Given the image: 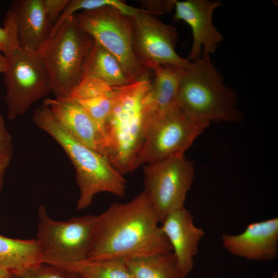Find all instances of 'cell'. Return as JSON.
Returning a JSON list of instances; mask_svg holds the SVG:
<instances>
[{
	"label": "cell",
	"mask_w": 278,
	"mask_h": 278,
	"mask_svg": "<svg viewBox=\"0 0 278 278\" xmlns=\"http://www.w3.org/2000/svg\"><path fill=\"white\" fill-rule=\"evenodd\" d=\"M160 224L144 190L126 203H114L96 216L87 259L126 261L171 252Z\"/></svg>",
	"instance_id": "cell-1"
},
{
	"label": "cell",
	"mask_w": 278,
	"mask_h": 278,
	"mask_svg": "<svg viewBox=\"0 0 278 278\" xmlns=\"http://www.w3.org/2000/svg\"><path fill=\"white\" fill-rule=\"evenodd\" d=\"M151 84L147 78L113 89L100 153L123 175L133 171L157 113L150 95Z\"/></svg>",
	"instance_id": "cell-2"
},
{
	"label": "cell",
	"mask_w": 278,
	"mask_h": 278,
	"mask_svg": "<svg viewBox=\"0 0 278 278\" xmlns=\"http://www.w3.org/2000/svg\"><path fill=\"white\" fill-rule=\"evenodd\" d=\"M32 121L61 146L73 165L79 190L78 211L88 208L94 197L108 193L123 198L127 192V181L104 155L80 144L57 123L48 107L43 103L35 109Z\"/></svg>",
	"instance_id": "cell-3"
},
{
	"label": "cell",
	"mask_w": 278,
	"mask_h": 278,
	"mask_svg": "<svg viewBox=\"0 0 278 278\" xmlns=\"http://www.w3.org/2000/svg\"><path fill=\"white\" fill-rule=\"evenodd\" d=\"M176 103L190 115L210 124L239 123L244 118L236 93L225 84L210 54L204 51L185 70Z\"/></svg>",
	"instance_id": "cell-4"
},
{
	"label": "cell",
	"mask_w": 278,
	"mask_h": 278,
	"mask_svg": "<svg viewBox=\"0 0 278 278\" xmlns=\"http://www.w3.org/2000/svg\"><path fill=\"white\" fill-rule=\"evenodd\" d=\"M93 40L78 26L73 15L50 35L38 51L56 98L68 97L80 82L83 62Z\"/></svg>",
	"instance_id": "cell-5"
},
{
	"label": "cell",
	"mask_w": 278,
	"mask_h": 278,
	"mask_svg": "<svg viewBox=\"0 0 278 278\" xmlns=\"http://www.w3.org/2000/svg\"><path fill=\"white\" fill-rule=\"evenodd\" d=\"M74 16L84 32L116 58L132 82L149 78L151 70L134 53L131 17L109 6L82 10Z\"/></svg>",
	"instance_id": "cell-6"
},
{
	"label": "cell",
	"mask_w": 278,
	"mask_h": 278,
	"mask_svg": "<svg viewBox=\"0 0 278 278\" xmlns=\"http://www.w3.org/2000/svg\"><path fill=\"white\" fill-rule=\"evenodd\" d=\"M36 240L42 252V263L50 265L88 259L93 240L96 216L55 220L41 205L38 210Z\"/></svg>",
	"instance_id": "cell-7"
},
{
	"label": "cell",
	"mask_w": 278,
	"mask_h": 278,
	"mask_svg": "<svg viewBox=\"0 0 278 278\" xmlns=\"http://www.w3.org/2000/svg\"><path fill=\"white\" fill-rule=\"evenodd\" d=\"M209 125L176 103L157 112L134 162L133 171L143 165L184 154Z\"/></svg>",
	"instance_id": "cell-8"
},
{
	"label": "cell",
	"mask_w": 278,
	"mask_h": 278,
	"mask_svg": "<svg viewBox=\"0 0 278 278\" xmlns=\"http://www.w3.org/2000/svg\"><path fill=\"white\" fill-rule=\"evenodd\" d=\"M7 58L4 98L9 119L23 115L51 92L48 72L39 52L19 48Z\"/></svg>",
	"instance_id": "cell-9"
},
{
	"label": "cell",
	"mask_w": 278,
	"mask_h": 278,
	"mask_svg": "<svg viewBox=\"0 0 278 278\" xmlns=\"http://www.w3.org/2000/svg\"><path fill=\"white\" fill-rule=\"evenodd\" d=\"M194 177L193 164L184 154L145 165L143 190L160 223L170 213L185 207Z\"/></svg>",
	"instance_id": "cell-10"
},
{
	"label": "cell",
	"mask_w": 278,
	"mask_h": 278,
	"mask_svg": "<svg viewBox=\"0 0 278 278\" xmlns=\"http://www.w3.org/2000/svg\"><path fill=\"white\" fill-rule=\"evenodd\" d=\"M131 18L134 53L146 67L160 64L188 68L191 61L175 50L178 34L174 26L164 23L144 9Z\"/></svg>",
	"instance_id": "cell-11"
},
{
	"label": "cell",
	"mask_w": 278,
	"mask_h": 278,
	"mask_svg": "<svg viewBox=\"0 0 278 278\" xmlns=\"http://www.w3.org/2000/svg\"><path fill=\"white\" fill-rule=\"evenodd\" d=\"M220 1L187 0L176 1L173 19L183 21L191 28L193 44L187 59L193 61L199 58L202 51L214 53L223 40L212 21L214 11L220 6Z\"/></svg>",
	"instance_id": "cell-12"
},
{
	"label": "cell",
	"mask_w": 278,
	"mask_h": 278,
	"mask_svg": "<svg viewBox=\"0 0 278 278\" xmlns=\"http://www.w3.org/2000/svg\"><path fill=\"white\" fill-rule=\"evenodd\" d=\"M223 248L232 255L253 261L276 258L278 252V218L251 223L237 234H223Z\"/></svg>",
	"instance_id": "cell-13"
},
{
	"label": "cell",
	"mask_w": 278,
	"mask_h": 278,
	"mask_svg": "<svg viewBox=\"0 0 278 278\" xmlns=\"http://www.w3.org/2000/svg\"><path fill=\"white\" fill-rule=\"evenodd\" d=\"M184 278L191 272L204 231L194 222L191 212L185 207L170 213L161 222Z\"/></svg>",
	"instance_id": "cell-14"
},
{
	"label": "cell",
	"mask_w": 278,
	"mask_h": 278,
	"mask_svg": "<svg viewBox=\"0 0 278 278\" xmlns=\"http://www.w3.org/2000/svg\"><path fill=\"white\" fill-rule=\"evenodd\" d=\"M43 103L48 107L54 119L64 131L80 144L100 153L101 133L81 106L68 97L46 98Z\"/></svg>",
	"instance_id": "cell-15"
},
{
	"label": "cell",
	"mask_w": 278,
	"mask_h": 278,
	"mask_svg": "<svg viewBox=\"0 0 278 278\" xmlns=\"http://www.w3.org/2000/svg\"><path fill=\"white\" fill-rule=\"evenodd\" d=\"M17 25L20 48L38 52L50 36L51 26L42 0H15L10 8Z\"/></svg>",
	"instance_id": "cell-16"
},
{
	"label": "cell",
	"mask_w": 278,
	"mask_h": 278,
	"mask_svg": "<svg viewBox=\"0 0 278 278\" xmlns=\"http://www.w3.org/2000/svg\"><path fill=\"white\" fill-rule=\"evenodd\" d=\"M85 76L99 78L113 88L134 82L116 58L94 40L83 62L81 78Z\"/></svg>",
	"instance_id": "cell-17"
},
{
	"label": "cell",
	"mask_w": 278,
	"mask_h": 278,
	"mask_svg": "<svg viewBox=\"0 0 278 278\" xmlns=\"http://www.w3.org/2000/svg\"><path fill=\"white\" fill-rule=\"evenodd\" d=\"M40 263H42V252L36 238L13 239L0 234L1 268L16 275Z\"/></svg>",
	"instance_id": "cell-18"
},
{
	"label": "cell",
	"mask_w": 278,
	"mask_h": 278,
	"mask_svg": "<svg viewBox=\"0 0 278 278\" xmlns=\"http://www.w3.org/2000/svg\"><path fill=\"white\" fill-rule=\"evenodd\" d=\"M154 74L150 95L157 112L176 104L182 78L186 69L171 65L151 64Z\"/></svg>",
	"instance_id": "cell-19"
},
{
	"label": "cell",
	"mask_w": 278,
	"mask_h": 278,
	"mask_svg": "<svg viewBox=\"0 0 278 278\" xmlns=\"http://www.w3.org/2000/svg\"><path fill=\"white\" fill-rule=\"evenodd\" d=\"M125 262L133 278H184L172 251Z\"/></svg>",
	"instance_id": "cell-20"
},
{
	"label": "cell",
	"mask_w": 278,
	"mask_h": 278,
	"mask_svg": "<svg viewBox=\"0 0 278 278\" xmlns=\"http://www.w3.org/2000/svg\"><path fill=\"white\" fill-rule=\"evenodd\" d=\"M53 266L73 273L79 278H133L125 262L121 260L85 259Z\"/></svg>",
	"instance_id": "cell-21"
},
{
	"label": "cell",
	"mask_w": 278,
	"mask_h": 278,
	"mask_svg": "<svg viewBox=\"0 0 278 278\" xmlns=\"http://www.w3.org/2000/svg\"><path fill=\"white\" fill-rule=\"evenodd\" d=\"M107 6L113 7L123 14L130 17L143 10L142 8L130 6L119 0H69L53 26L50 35L55 32L67 18L75 14L77 11L92 10Z\"/></svg>",
	"instance_id": "cell-22"
},
{
	"label": "cell",
	"mask_w": 278,
	"mask_h": 278,
	"mask_svg": "<svg viewBox=\"0 0 278 278\" xmlns=\"http://www.w3.org/2000/svg\"><path fill=\"white\" fill-rule=\"evenodd\" d=\"M112 92L106 95L96 96L77 101L73 100L81 106L94 121L102 135V141L104 125L112 107Z\"/></svg>",
	"instance_id": "cell-23"
},
{
	"label": "cell",
	"mask_w": 278,
	"mask_h": 278,
	"mask_svg": "<svg viewBox=\"0 0 278 278\" xmlns=\"http://www.w3.org/2000/svg\"><path fill=\"white\" fill-rule=\"evenodd\" d=\"M113 89L102 80L92 76H85L73 89L68 97L76 101L96 96L106 95L110 94Z\"/></svg>",
	"instance_id": "cell-24"
},
{
	"label": "cell",
	"mask_w": 278,
	"mask_h": 278,
	"mask_svg": "<svg viewBox=\"0 0 278 278\" xmlns=\"http://www.w3.org/2000/svg\"><path fill=\"white\" fill-rule=\"evenodd\" d=\"M3 25L0 27V51L6 57L20 48L16 22L10 9L6 12Z\"/></svg>",
	"instance_id": "cell-25"
},
{
	"label": "cell",
	"mask_w": 278,
	"mask_h": 278,
	"mask_svg": "<svg viewBox=\"0 0 278 278\" xmlns=\"http://www.w3.org/2000/svg\"><path fill=\"white\" fill-rule=\"evenodd\" d=\"M15 275L20 278H72L71 273L44 263L27 268Z\"/></svg>",
	"instance_id": "cell-26"
},
{
	"label": "cell",
	"mask_w": 278,
	"mask_h": 278,
	"mask_svg": "<svg viewBox=\"0 0 278 278\" xmlns=\"http://www.w3.org/2000/svg\"><path fill=\"white\" fill-rule=\"evenodd\" d=\"M12 154V137L6 128L0 110V164L10 163Z\"/></svg>",
	"instance_id": "cell-27"
},
{
	"label": "cell",
	"mask_w": 278,
	"mask_h": 278,
	"mask_svg": "<svg viewBox=\"0 0 278 278\" xmlns=\"http://www.w3.org/2000/svg\"><path fill=\"white\" fill-rule=\"evenodd\" d=\"M68 1L69 0H42L46 15L52 28Z\"/></svg>",
	"instance_id": "cell-28"
},
{
	"label": "cell",
	"mask_w": 278,
	"mask_h": 278,
	"mask_svg": "<svg viewBox=\"0 0 278 278\" xmlns=\"http://www.w3.org/2000/svg\"><path fill=\"white\" fill-rule=\"evenodd\" d=\"M176 0L141 1L143 9L154 15L170 13L175 8Z\"/></svg>",
	"instance_id": "cell-29"
},
{
	"label": "cell",
	"mask_w": 278,
	"mask_h": 278,
	"mask_svg": "<svg viewBox=\"0 0 278 278\" xmlns=\"http://www.w3.org/2000/svg\"><path fill=\"white\" fill-rule=\"evenodd\" d=\"M9 164L10 163L8 162L0 164V193L3 184L4 174Z\"/></svg>",
	"instance_id": "cell-30"
},
{
	"label": "cell",
	"mask_w": 278,
	"mask_h": 278,
	"mask_svg": "<svg viewBox=\"0 0 278 278\" xmlns=\"http://www.w3.org/2000/svg\"><path fill=\"white\" fill-rule=\"evenodd\" d=\"M7 66V58L0 53V73H4Z\"/></svg>",
	"instance_id": "cell-31"
},
{
	"label": "cell",
	"mask_w": 278,
	"mask_h": 278,
	"mask_svg": "<svg viewBox=\"0 0 278 278\" xmlns=\"http://www.w3.org/2000/svg\"><path fill=\"white\" fill-rule=\"evenodd\" d=\"M14 275L0 267V278H12Z\"/></svg>",
	"instance_id": "cell-32"
},
{
	"label": "cell",
	"mask_w": 278,
	"mask_h": 278,
	"mask_svg": "<svg viewBox=\"0 0 278 278\" xmlns=\"http://www.w3.org/2000/svg\"><path fill=\"white\" fill-rule=\"evenodd\" d=\"M270 278H278V273L276 272L274 274H273Z\"/></svg>",
	"instance_id": "cell-33"
},
{
	"label": "cell",
	"mask_w": 278,
	"mask_h": 278,
	"mask_svg": "<svg viewBox=\"0 0 278 278\" xmlns=\"http://www.w3.org/2000/svg\"><path fill=\"white\" fill-rule=\"evenodd\" d=\"M72 274V278H79L76 275L73 273H71Z\"/></svg>",
	"instance_id": "cell-34"
},
{
	"label": "cell",
	"mask_w": 278,
	"mask_h": 278,
	"mask_svg": "<svg viewBox=\"0 0 278 278\" xmlns=\"http://www.w3.org/2000/svg\"><path fill=\"white\" fill-rule=\"evenodd\" d=\"M12 278H20V277L15 275H14Z\"/></svg>",
	"instance_id": "cell-35"
}]
</instances>
